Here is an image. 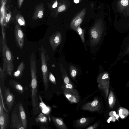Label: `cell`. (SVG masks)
Returning a JSON list of instances; mask_svg holds the SVG:
<instances>
[{
	"label": "cell",
	"mask_w": 129,
	"mask_h": 129,
	"mask_svg": "<svg viewBox=\"0 0 129 129\" xmlns=\"http://www.w3.org/2000/svg\"><path fill=\"white\" fill-rule=\"evenodd\" d=\"M30 68L31 75V101L34 114L41 113L38 95L37 65L35 54L32 52L30 57Z\"/></svg>",
	"instance_id": "6da1fadb"
},
{
	"label": "cell",
	"mask_w": 129,
	"mask_h": 129,
	"mask_svg": "<svg viewBox=\"0 0 129 129\" xmlns=\"http://www.w3.org/2000/svg\"><path fill=\"white\" fill-rule=\"evenodd\" d=\"M6 40V37L1 36L0 45L3 59V70L4 72L7 71L9 75L12 77L14 69V58L12 52L7 45Z\"/></svg>",
	"instance_id": "7a4b0ae2"
},
{
	"label": "cell",
	"mask_w": 129,
	"mask_h": 129,
	"mask_svg": "<svg viewBox=\"0 0 129 129\" xmlns=\"http://www.w3.org/2000/svg\"><path fill=\"white\" fill-rule=\"evenodd\" d=\"M103 28L102 21L97 20L90 28L89 32L91 46H94L99 42L103 34Z\"/></svg>",
	"instance_id": "3957f363"
},
{
	"label": "cell",
	"mask_w": 129,
	"mask_h": 129,
	"mask_svg": "<svg viewBox=\"0 0 129 129\" xmlns=\"http://www.w3.org/2000/svg\"><path fill=\"white\" fill-rule=\"evenodd\" d=\"M41 61V70L43 75V83L45 88L47 90L48 88V70L47 65V59L46 51L43 46L40 49Z\"/></svg>",
	"instance_id": "277c9868"
},
{
	"label": "cell",
	"mask_w": 129,
	"mask_h": 129,
	"mask_svg": "<svg viewBox=\"0 0 129 129\" xmlns=\"http://www.w3.org/2000/svg\"><path fill=\"white\" fill-rule=\"evenodd\" d=\"M10 127L11 129H24L20 117L17 102L15 103L11 111Z\"/></svg>",
	"instance_id": "5b68a950"
},
{
	"label": "cell",
	"mask_w": 129,
	"mask_h": 129,
	"mask_svg": "<svg viewBox=\"0 0 129 129\" xmlns=\"http://www.w3.org/2000/svg\"><path fill=\"white\" fill-rule=\"evenodd\" d=\"M109 80V74L107 72L101 74L97 79L98 87L104 91L106 97H107L108 93Z\"/></svg>",
	"instance_id": "8992f818"
},
{
	"label": "cell",
	"mask_w": 129,
	"mask_h": 129,
	"mask_svg": "<svg viewBox=\"0 0 129 129\" xmlns=\"http://www.w3.org/2000/svg\"><path fill=\"white\" fill-rule=\"evenodd\" d=\"M9 112L6 111L0 100V126L1 129H8L10 124Z\"/></svg>",
	"instance_id": "52a82bcc"
},
{
	"label": "cell",
	"mask_w": 129,
	"mask_h": 129,
	"mask_svg": "<svg viewBox=\"0 0 129 129\" xmlns=\"http://www.w3.org/2000/svg\"><path fill=\"white\" fill-rule=\"evenodd\" d=\"M14 35L17 45L20 49L22 48L24 43V35L20 25L17 22L15 26Z\"/></svg>",
	"instance_id": "ba28073f"
},
{
	"label": "cell",
	"mask_w": 129,
	"mask_h": 129,
	"mask_svg": "<svg viewBox=\"0 0 129 129\" xmlns=\"http://www.w3.org/2000/svg\"><path fill=\"white\" fill-rule=\"evenodd\" d=\"M4 97L8 110L9 112L11 111L14 104L15 98L14 94L11 92L9 87H5Z\"/></svg>",
	"instance_id": "9c48e42d"
},
{
	"label": "cell",
	"mask_w": 129,
	"mask_h": 129,
	"mask_svg": "<svg viewBox=\"0 0 129 129\" xmlns=\"http://www.w3.org/2000/svg\"><path fill=\"white\" fill-rule=\"evenodd\" d=\"M62 41V35L59 31L56 32L51 35L49 38V42L53 50L55 51L57 47Z\"/></svg>",
	"instance_id": "30bf717a"
},
{
	"label": "cell",
	"mask_w": 129,
	"mask_h": 129,
	"mask_svg": "<svg viewBox=\"0 0 129 129\" xmlns=\"http://www.w3.org/2000/svg\"><path fill=\"white\" fill-rule=\"evenodd\" d=\"M64 93L66 97L72 103H77L79 100V96L77 91L72 89H66Z\"/></svg>",
	"instance_id": "8fae6325"
},
{
	"label": "cell",
	"mask_w": 129,
	"mask_h": 129,
	"mask_svg": "<svg viewBox=\"0 0 129 129\" xmlns=\"http://www.w3.org/2000/svg\"><path fill=\"white\" fill-rule=\"evenodd\" d=\"M85 11V9H83L73 19L70 26L71 29H73L80 25L82 22Z\"/></svg>",
	"instance_id": "7c38bea8"
},
{
	"label": "cell",
	"mask_w": 129,
	"mask_h": 129,
	"mask_svg": "<svg viewBox=\"0 0 129 129\" xmlns=\"http://www.w3.org/2000/svg\"><path fill=\"white\" fill-rule=\"evenodd\" d=\"M44 10L43 4L40 3L37 5L33 13V20H35L42 18L44 16Z\"/></svg>",
	"instance_id": "4fadbf2b"
},
{
	"label": "cell",
	"mask_w": 129,
	"mask_h": 129,
	"mask_svg": "<svg viewBox=\"0 0 129 129\" xmlns=\"http://www.w3.org/2000/svg\"><path fill=\"white\" fill-rule=\"evenodd\" d=\"M18 105L19 112L22 125L24 129H26L27 127V121L25 109L21 102H19Z\"/></svg>",
	"instance_id": "5bb4252c"
},
{
	"label": "cell",
	"mask_w": 129,
	"mask_h": 129,
	"mask_svg": "<svg viewBox=\"0 0 129 129\" xmlns=\"http://www.w3.org/2000/svg\"><path fill=\"white\" fill-rule=\"evenodd\" d=\"M9 85L20 94H22L24 91V88L23 86L18 81L13 79L10 80L9 81Z\"/></svg>",
	"instance_id": "9a60e30c"
},
{
	"label": "cell",
	"mask_w": 129,
	"mask_h": 129,
	"mask_svg": "<svg viewBox=\"0 0 129 129\" xmlns=\"http://www.w3.org/2000/svg\"><path fill=\"white\" fill-rule=\"evenodd\" d=\"M100 107V103L97 100H94L91 103H88L82 107L84 110L93 111H98Z\"/></svg>",
	"instance_id": "2e32d148"
},
{
	"label": "cell",
	"mask_w": 129,
	"mask_h": 129,
	"mask_svg": "<svg viewBox=\"0 0 129 129\" xmlns=\"http://www.w3.org/2000/svg\"><path fill=\"white\" fill-rule=\"evenodd\" d=\"M25 68V64L23 61H22L18 66L16 71L13 73V77L17 79L21 78L23 76Z\"/></svg>",
	"instance_id": "e0dca14e"
},
{
	"label": "cell",
	"mask_w": 129,
	"mask_h": 129,
	"mask_svg": "<svg viewBox=\"0 0 129 129\" xmlns=\"http://www.w3.org/2000/svg\"><path fill=\"white\" fill-rule=\"evenodd\" d=\"M51 118L55 125L59 128H66V126L61 119L53 117L51 116Z\"/></svg>",
	"instance_id": "ac0fdd59"
},
{
	"label": "cell",
	"mask_w": 129,
	"mask_h": 129,
	"mask_svg": "<svg viewBox=\"0 0 129 129\" xmlns=\"http://www.w3.org/2000/svg\"><path fill=\"white\" fill-rule=\"evenodd\" d=\"M35 120L36 122L41 124H47L48 122L47 117L42 113H39Z\"/></svg>",
	"instance_id": "d6986e66"
},
{
	"label": "cell",
	"mask_w": 129,
	"mask_h": 129,
	"mask_svg": "<svg viewBox=\"0 0 129 129\" xmlns=\"http://www.w3.org/2000/svg\"><path fill=\"white\" fill-rule=\"evenodd\" d=\"M73 29L77 32L80 35L84 47L85 48V45L84 30L81 28L80 25Z\"/></svg>",
	"instance_id": "ffe728a7"
},
{
	"label": "cell",
	"mask_w": 129,
	"mask_h": 129,
	"mask_svg": "<svg viewBox=\"0 0 129 129\" xmlns=\"http://www.w3.org/2000/svg\"><path fill=\"white\" fill-rule=\"evenodd\" d=\"M11 18V12L8 13L6 10L3 19V24L5 27H6L10 22Z\"/></svg>",
	"instance_id": "44dd1931"
},
{
	"label": "cell",
	"mask_w": 129,
	"mask_h": 129,
	"mask_svg": "<svg viewBox=\"0 0 129 129\" xmlns=\"http://www.w3.org/2000/svg\"><path fill=\"white\" fill-rule=\"evenodd\" d=\"M109 106L111 108H112L115 104V96L112 91L110 92L108 99Z\"/></svg>",
	"instance_id": "7402d4cb"
},
{
	"label": "cell",
	"mask_w": 129,
	"mask_h": 129,
	"mask_svg": "<svg viewBox=\"0 0 129 129\" xmlns=\"http://www.w3.org/2000/svg\"><path fill=\"white\" fill-rule=\"evenodd\" d=\"M15 19L17 23L20 26H25L26 23L23 17L20 14H18L16 15Z\"/></svg>",
	"instance_id": "603a6c76"
},
{
	"label": "cell",
	"mask_w": 129,
	"mask_h": 129,
	"mask_svg": "<svg viewBox=\"0 0 129 129\" xmlns=\"http://www.w3.org/2000/svg\"><path fill=\"white\" fill-rule=\"evenodd\" d=\"M118 112L119 116L122 119L124 118L129 114L128 110L124 108H120Z\"/></svg>",
	"instance_id": "cb8c5ba5"
},
{
	"label": "cell",
	"mask_w": 129,
	"mask_h": 129,
	"mask_svg": "<svg viewBox=\"0 0 129 129\" xmlns=\"http://www.w3.org/2000/svg\"><path fill=\"white\" fill-rule=\"evenodd\" d=\"M69 69L71 77L73 78L75 77L78 73V69L72 65H70Z\"/></svg>",
	"instance_id": "d4e9b609"
},
{
	"label": "cell",
	"mask_w": 129,
	"mask_h": 129,
	"mask_svg": "<svg viewBox=\"0 0 129 129\" xmlns=\"http://www.w3.org/2000/svg\"><path fill=\"white\" fill-rule=\"evenodd\" d=\"M7 74V71H4L2 70L1 67L0 68V81L1 84H2L3 83L6 77Z\"/></svg>",
	"instance_id": "484cf974"
},
{
	"label": "cell",
	"mask_w": 129,
	"mask_h": 129,
	"mask_svg": "<svg viewBox=\"0 0 129 129\" xmlns=\"http://www.w3.org/2000/svg\"><path fill=\"white\" fill-rule=\"evenodd\" d=\"M48 78L49 80L52 83L54 84H56V80L55 77L53 74L51 72H50L49 76Z\"/></svg>",
	"instance_id": "4316f807"
},
{
	"label": "cell",
	"mask_w": 129,
	"mask_h": 129,
	"mask_svg": "<svg viewBox=\"0 0 129 129\" xmlns=\"http://www.w3.org/2000/svg\"><path fill=\"white\" fill-rule=\"evenodd\" d=\"M0 100L1 101L2 103V104L3 106V107L5 110L6 111H8V110H7L5 106V104L4 102V100L3 99V97L2 94V92L1 90V87L0 86Z\"/></svg>",
	"instance_id": "83f0119b"
},
{
	"label": "cell",
	"mask_w": 129,
	"mask_h": 129,
	"mask_svg": "<svg viewBox=\"0 0 129 129\" xmlns=\"http://www.w3.org/2000/svg\"><path fill=\"white\" fill-rule=\"evenodd\" d=\"M24 0H17V7L18 9H20L21 7Z\"/></svg>",
	"instance_id": "f1b7e54d"
},
{
	"label": "cell",
	"mask_w": 129,
	"mask_h": 129,
	"mask_svg": "<svg viewBox=\"0 0 129 129\" xmlns=\"http://www.w3.org/2000/svg\"><path fill=\"white\" fill-rule=\"evenodd\" d=\"M66 9V7L64 5H62L59 7L57 10V11L58 12H62L64 11Z\"/></svg>",
	"instance_id": "f546056e"
},
{
	"label": "cell",
	"mask_w": 129,
	"mask_h": 129,
	"mask_svg": "<svg viewBox=\"0 0 129 129\" xmlns=\"http://www.w3.org/2000/svg\"><path fill=\"white\" fill-rule=\"evenodd\" d=\"M121 5L123 6H126L128 4L127 0H121L120 2Z\"/></svg>",
	"instance_id": "4dcf8cb0"
},
{
	"label": "cell",
	"mask_w": 129,
	"mask_h": 129,
	"mask_svg": "<svg viewBox=\"0 0 129 129\" xmlns=\"http://www.w3.org/2000/svg\"><path fill=\"white\" fill-rule=\"evenodd\" d=\"M65 87L67 89H72L73 86L72 84H68L65 85Z\"/></svg>",
	"instance_id": "1f68e13d"
},
{
	"label": "cell",
	"mask_w": 129,
	"mask_h": 129,
	"mask_svg": "<svg viewBox=\"0 0 129 129\" xmlns=\"http://www.w3.org/2000/svg\"><path fill=\"white\" fill-rule=\"evenodd\" d=\"M86 121V119L84 118H81L79 120L80 123L81 124H83L85 123Z\"/></svg>",
	"instance_id": "d6a6232c"
},
{
	"label": "cell",
	"mask_w": 129,
	"mask_h": 129,
	"mask_svg": "<svg viewBox=\"0 0 129 129\" xmlns=\"http://www.w3.org/2000/svg\"><path fill=\"white\" fill-rule=\"evenodd\" d=\"M58 5V2L57 0H56L52 6V7L53 8H56Z\"/></svg>",
	"instance_id": "836d02e7"
},
{
	"label": "cell",
	"mask_w": 129,
	"mask_h": 129,
	"mask_svg": "<svg viewBox=\"0 0 129 129\" xmlns=\"http://www.w3.org/2000/svg\"><path fill=\"white\" fill-rule=\"evenodd\" d=\"M40 128L41 129H47V128L43 126H41Z\"/></svg>",
	"instance_id": "e575fe53"
},
{
	"label": "cell",
	"mask_w": 129,
	"mask_h": 129,
	"mask_svg": "<svg viewBox=\"0 0 129 129\" xmlns=\"http://www.w3.org/2000/svg\"><path fill=\"white\" fill-rule=\"evenodd\" d=\"M112 120V117L111 116L110 117L108 120V122L109 123L110 121H111Z\"/></svg>",
	"instance_id": "d590c367"
},
{
	"label": "cell",
	"mask_w": 129,
	"mask_h": 129,
	"mask_svg": "<svg viewBox=\"0 0 129 129\" xmlns=\"http://www.w3.org/2000/svg\"><path fill=\"white\" fill-rule=\"evenodd\" d=\"M74 2L76 4H77L79 3V0H74Z\"/></svg>",
	"instance_id": "8d00e7d4"
},
{
	"label": "cell",
	"mask_w": 129,
	"mask_h": 129,
	"mask_svg": "<svg viewBox=\"0 0 129 129\" xmlns=\"http://www.w3.org/2000/svg\"><path fill=\"white\" fill-rule=\"evenodd\" d=\"M129 53V45L125 53L128 54Z\"/></svg>",
	"instance_id": "74e56055"
},
{
	"label": "cell",
	"mask_w": 129,
	"mask_h": 129,
	"mask_svg": "<svg viewBox=\"0 0 129 129\" xmlns=\"http://www.w3.org/2000/svg\"><path fill=\"white\" fill-rule=\"evenodd\" d=\"M7 0H4V2L5 3V4L6 3Z\"/></svg>",
	"instance_id": "f35d334b"
}]
</instances>
